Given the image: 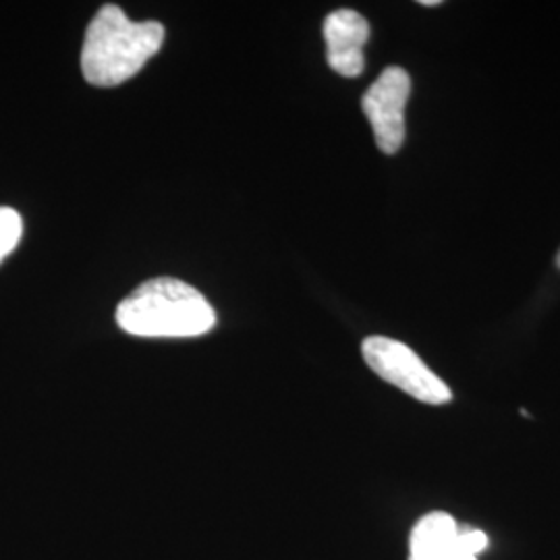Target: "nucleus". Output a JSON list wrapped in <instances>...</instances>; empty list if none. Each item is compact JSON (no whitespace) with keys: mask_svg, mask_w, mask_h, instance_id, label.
Wrapping results in <instances>:
<instances>
[{"mask_svg":"<svg viewBox=\"0 0 560 560\" xmlns=\"http://www.w3.org/2000/svg\"><path fill=\"white\" fill-rule=\"evenodd\" d=\"M125 332L145 339H191L217 324L212 305L198 289L179 279L161 277L140 284L117 307Z\"/></svg>","mask_w":560,"mask_h":560,"instance_id":"1","label":"nucleus"},{"mask_svg":"<svg viewBox=\"0 0 560 560\" xmlns=\"http://www.w3.org/2000/svg\"><path fill=\"white\" fill-rule=\"evenodd\" d=\"M164 27L159 21L129 20L119 7L106 4L88 25L81 48L83 78L98 88H115L140 73L162 48Z\"/></svg>","mask_w":560,"mask_h":560,"instance_id":"2","label":"nucleus"},{"mask_svg":"<svg viewBox=\"0 0 560 560\" xmlns=\"http://www.w3.org/2000/svg\"><path fill=\"white\" fill-rule=\"evenodd\" d=\"M361 353L374 374L409 397L428 405H444L453 399L451 388L405 342L388 337H368L361 345Z\"/></svg>","mask_w":560,"mask_h":560,"instance_id":"3","label":"nucleus"},{"mask_svg":"<svg viewBox=\"0 0 560 560\" xmlns=\"http://www.w3.org/2000/svg\"><path fill=\"white\" fill-rule=\"evenodd\" d=\"M411 96V78L400 67H388L374 81L361 108L372 125L374 138L384 154H397L405 141V106Z\"/></svg>","mask_w":560,"mask_h":560,"instance_id":"4","label":"nucleus"},{"mask_svg":"<svg viewBox=\"0 0 560 560\" xmlns=\"http://www.w3.org/2000/svg\"><path fill=\"white\" fill-rule=\"evenodd\" d=\"M326 59L342 78H358L365 69L363 46L370 40V23L353 9H339L324 21Z\"/></svg>","mask_w":560,"mask_h":560,"instance_id":"5","label":"nucleus"},{"mask_svg":"<svg viewBox=\"0 0 560 560\" xmlns=\"http://www.w3.org/2000/svg\"><path fill=\"white\" fill-rule=\"evenodd\" d=\"M409 560H478L459 541V523L448 513L421 517L409 536Z\"/></svg>","mask_w":560,"mask_h":560,"instance_id":"6","label":"nucleus"},{"mask_svg":"<svg viewBox=\"0 0 560 560\" xmlns=\"http://www.w3.org/2000/svg\"><path fill=\"white\" fill-rule=\"evenodd\" d=\"M21 235H23V221L20 212L2 206L0 208V261L20 245Z\"/></svg>","mask_w":560,"mask_h":560,"instance_id":"7","label":"nucleus"},{"mask_svg":"<svg viewBox=\"0 0 560 560\" xmlns=\"http://www.w3.org/2000/svg\"><path fill=\"white\" fill-rule=\"evenodd\" d=\"M459 541L471 557H480L488 546V536L471 525H459Z\"/></svg>","mask_w":560,"mask_h":560,"instance_id":"8","label":"nucleus"},{"mask_svg":"<svg viewBox=\"0 0 560 560\" xmlns=\"http://www.w3.org/2000/svg\"><path fill=\"white\" fill-rule=\"evenodd\" d=\"M421 4H423V7H439L441 0H421Z\"/></svg>","mask_w":560,"mask_h":560,"instance_id":"9","label":"nucleus"},{"mask_svg":"<svg viewBox=\"0 0 560 560\" xmlns=\"http://www.w3.org/2000/svg\"><path fill=\"white\" fill-rule=\"evenodd\" d=\"M557 261H559V266H560V254H559V260H557Z\"/></svg>","mask_w":560,"mask_h":560,"instance_id":"10","label":"nucleus"}]
</instances>
